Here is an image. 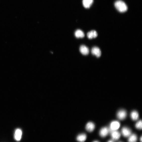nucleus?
Returning <instances> with one entry per match:
<instances>
[{"label": "nucleus", "instance_id": "f257e3e1", "mask_svg": "<svg viewBox=\"0 0 142 142\" xmlns=\"http://www.w3.org/2000/svg\"><path fill=\"white\" fill-rule=\"evenodd\" d=\"M114 5L117 10L120 12H125L127 10L128 8L126 4L121 0H118L115 2Z\"/></svg>", "mask_w": 142, "mask_h": 142}, {"label": "nucleus", "instance_id": "f03ea898", "mask_svg": "<svg viewBox=\"0 0 142 142\" xmlns=\"http://www.w3.org/2000/svg\"><path fill=\"white\" fill-rule=\"evenodd\" d=\"M120 126V123L116 121H113L111 122L109 128V133L113 131H117Z\"/></svg>", "mask_w": 142, "mask_h": 142}, {"label": "nucleus", "instance_id": "7ed1b4c3", "mask_svg": "<svg viewBox=\"0 0 142 142\" xmlns=\"http://www.w3.org/2000/svg\"><path fill=\"white\" fill-rule=\"evenodd\" d=\"M117 118L120 120H123L126 118L127 116V113L126 111L124 109L120 110L117 113Z\"/></svg>", "mask_w": 142, "mask_h": 142}, {"label": "nucleus", "instance_id": "20e7f679", "mask_svg": "<svg viewBox=\"0 0 142 142\" xmlns=\"http://www.w3.org/2000/svg\"><path fill=\"white\" fill-rule=\"evenodd\" d=\"M121 133L124 137H128L132 134V131L129 128L124 127L122 128Z\"/></svg>", "mask_w": 142, "mask_h": 142}, {"label": "nucleus", "instance_id": "39448f33", "mask_svg": "<svg viewBox=\"0 0 142 142\" xmlns=\"http://www.w3.org/2000/svg\"><path fill=\"white\" fill-rule=\"evenodd\" d=\"M109 133V128L105 127L102 128L99 131V135L102 138H105L107 136Z\"/></svg>", "mask_w": 142, "mask_h": 142}, {"label": "nucleus", "instance_id": "423d86ee", "mask_svg": "<svg viewBox=\"0 0 142 142\" xmlns=\"http://www.w3.org/2000/svg\"><path fill=\"white\" fill-rule=\"evenodd\" d=\"M110 133L111 136L113 141L117 140L120 138L121 134L120 133L117 131H112Z\"/></svg>", "mask_w": 142, "mask_h": 142}, {"label": "nucleus", "instance_id": "0eeeda50", "mask_svg": "<svg viewBox=\"0 0 142 142\" xmlns=\"http://www.w3.org/2000/svg\"><path fill=\"white\" fill-rule=\"evenodd\" d=\"M22 135V132L20 129H17L15 131L14 134L15 140L17 141H20Z\"/></svg>", "mask_w": 142, "mask_h": 142}, {"label": "nucleus", "instance_id": "6e6552de", "mask_svg": "<svg viewBox=\"0 0 142 142\" xmlns=\"http://www.w3.org/2000/svg\"><path fill=\"white\" fill-rule=\"evenodd\" d=\"M95 127V125L94 123L92 122H89L87 124L85 128L87 131L91 132L94 130Z\"/></svg>", "mask_w": 142, "mask_h": 142}, {"label": "nucleus", "instance_id": "1a4fd4ad", "mask_svg": "<svg viewBox=\"0 0 142 142\" xmlns=\"http://www.w3.org/2000/svg\"><path fill=\"white\" fill-rule=\"evenodd\" d=\"M91 51L92 55H95L97 57H100L101 55V51L100 49L98 47H93L92 48Z\"/></svg>", "mask_w": 142, "mask_h": 142}, {"label": "nucleus", "instance_id": "9d476101", "mask_svg": "<svg viewBox=\"0 0 142 142\" xmlns=\"http://www.w3.org/2000/svg\"><path fill=\"white\" fill-rule=\"evenodd\" d=\"M79 51L81 54L84 55H88L89 52L88 48L85 45H81L79 48Z\"/></svg>", "mask_w": 142, "mask_h": 142}, {"label": "nucleus", "instance_id": "9b49d317", "mask_svg": "<svg viewBox=\"0 0 142 142\" xmlns=\"http://www.w3.org/2000/svg\"><path fill=\"white\" fill-rule=\"evenodd\" d=\"M98 36L97 33L96 31L92 30L88 32L87 34L88 38L91 39L96 37Z\"/></svg>", "mask_w": 142, "mask_h": 142}, {"label": "nucleus", "instance_id": "f8f14e48", "mask_svg": "<svg viewBox=\"0 0 142 142\" xmlns=\"http://www.w3.org/2000/svg\"><path fill=\"white\" fill-rule=\"evenodd\" d=\"M87 136L85 134H82L78 135L77 137L76 140L79 142H84L86 140Z\"/></svg>", "mask_w": 142, "mask_h": 142}, {"label": "nucleus", "instance_id": "ddd939ff", "mask_svg": "<svg viewBox=\"0 0 142 142\" xmlns=\"http://www.w3.org/2000/svg\"><path fill=\"white\" fill-rule=\"evenodd\" d=\"M93 2V0H83L82 3L84 7L88 8L91 6Z\"/></svg>", "mask_w": 142, "mask_h": 142}, {"label": "nucleus", "instance_id": "4468645a", "mask_svg": "<svg viewBox=\"0 0 142 142\" xmlns=\"http://www.w3.org/2000/svg\"><path fill=\"white\" fill-rule=\"evenodd\" d=\"M130 116L132 120L136 121L138 119L139 115V113L136 111L134 110L131 112Z\"/></svg>", "mask_w": 142, "mask_h": 142}, {"label": "nucleus", "instance_id": "2eb2a0df", "mask_svg": "<svg viewBox=\"0 0 142 142\" xmlns=\"http://www.w3.org/2000/svg\"><path fill=\"white\" fill-rule=\"evenodd\" d=\"M75 35L77 38H83L85 36V34L83 31L80 30H77L75 33Z\"/></svg>", "mask_w": 142, "mask_h": 142}, {"label": "nucleus", "instance_id": "dca6fc26", "mask_svg": "<svg viewBox=\"0 0 142 142\" xmlns=\"http://www.w3.org/2000/svg\"><path fill=\"white\" fill-rule=\"evenodd\" d=\"M128 137V142H136L137 141V137L136 134H131Z\"/></svg>", "mask_w": 142, "mask_h": 142}, {"label": "nucleus", "instance_id": "f3484780", "mask_svg": "<svg viewBox=\"0 0 142 142\" xmlns=\"http://www.w3.org/2000/svg\"><path fill=\"white\" fill-rule=\"evenodd\" d=\"M142 120H140L137 122L135 125V127L138 129L141 130L142 129Z\"/></svg>", "mask_w": 142, "mask_h": 142}, {"label": "nucleus", "instance_id": "a211bd4d", "mask_svg": "<svg viewBox=\"0 0 142 142\" xmlns=\"http://www.w3.org/2000/svg\"><path fill=\"white\" fill-rule=\"evenodd\" d=\"M112 140H109L107 142H114Z\"/></svg>", "mask_w": 142, "mask_h": 142}, {"label": "nucleus", "instance_id": "6ab92c4d", "mask_svg": "<svg viewBox=\"0 0 142 142\" xmlns=\"http://www.w3.org/2000/svg\"><path fill=\"white\" fill-rule=\"evenodd\" d=\"M142 137L141 136L140 138V141L142 142Z\"/></svg>", "mask_w": 142, "mask_h": 142}, {"label": "nucleus", "instance_id": "aec40b11", "mask_svg": "<svg viewBox=\"0 0 142 142\" xmlns=\"http://www.w3.org/2000/svg\"><path fill=\"white\" fill-rule=\"evenodd\" d=\"M99 142L98 141H95L94 142Z\"/></svg>", "mask_w": 142, "mask_h": 142}, {"label": "nucleus", "instance_id": "412c9836", "mask_svg": "<svg viewBox=\"0 0 142 142\" xmlns=\"http://www.w3.org/2000/svg\"></svg>", "mask_w": 142, "mask_h": 142}]
</instances>
